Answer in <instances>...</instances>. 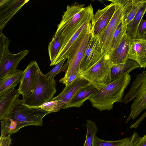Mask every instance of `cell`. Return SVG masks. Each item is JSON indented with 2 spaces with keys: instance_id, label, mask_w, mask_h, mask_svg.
Here are the masks:
<instances>
[{
  "instance_id": "obj_1",
  "label": "cell",
  "mask_w": 146,
  "mask_h": 146,
  "mask_svg": "<svg viewBox=\"0 0 146 146\" xmlns=\"http://www.w3.org/2000/svg\"><path fill=\"white\" fill-rule=\"evenodd\" d=\"M19 98V96L3 120L8 134L10 135L26 126H42L43 118L49 113L38 107L26 105Z\"/></svg>"
},
{
  "instance_id": "obj_2",
  "label": "cell",
  "mask_w": 146,
  "mask_h": 146,
  "mask_svg": "<svg viewBox=\"0 0 146 146\" xmlns=\"http://www.w3.org/2000/svg\"><path fill=\"white\" fill-rule=\"evenodd\" d=\"M84 6L83 4L67 6L56 31L61 33L62 47L85 23L93 18V7L90 6Z\"/></svg>"
},
{
  "instance_id": "obj_3",
  "label": "cell",
  "mask_w": 146,
  "mask_h": 146,
  "mask_svg": "<svg viewBox=\"0 0 146 146\" xmlns=\"http://www.w3.org/2000/svg\"><path fill=\"white\" fill-rule=\"evenodd\" d=\"M131 79L129 73L123 74L97 90L88 100L93 107L100 111H109L113 108L114 103L121 102Z\"/></svg>"
},
{
  "instance_id": "obj_4",
  "label": "cell",
  "mask_w": 146,
  "mask_h": 146,
  "mask_svg": "<svg viewBox=\"0 0 146 146\" xmlns=\"http://www.w3.org/2000/svg\"><path fill=\"white\" fill-rule=\"evenodd\" d=\"M35 84L33 89L22 100L26 105L38 107L50 101L56 92L54 79L49 78L39 68L37 72Z\"/></svg>"
},
{
  "instance_id": "obj_5",
  "label": "cell",
  "mask_w": 146,
  "mask_h": 146,
  "mask_svg": "<svg viewBox=\"0 0 146 146\" xmlns=\"http://www.w3.org/2000/svg\"><path fill=\"white\" fill-rule=\"evenodd\" d=\"M133 99L126 123L134 119L142 111L146 110V70L136 76L129 90L121 102L127 104Z\"/></svg>"
},
{
  "instance_id": "obj_6",
  "label": "cell",
  "mask_w": 146,
  "mask_h": 146,
  "mask_svg": "<svg viewBox=\"0 0 146 146\" xmlns=\"http://www.w3.org/2000/svg\"><path fill=\"white\" fill-rule=\"evenodd\" d=\"M113 65L108 54L104 55L86 70L80 72L78 78L87 81L98 90L110 83V73Z\"/></svg>"
},
{
  "instance_id": "obj_7",
  "label": "cell",
  "mask_w": 146,
  "mask_h": 146,
  "mask_svg": "<svg viewBox=\"0 0 146 146\" xmlns=\"http://www.w3.org/2000/svg\"><path fill=\"white\" fill-rule=\"evenodd\" d=\"M91 34V27L88 25L69 49L67 54L68 68L64 76L59 80V82L63 84L71 74L80 67Z\"/></svg>"
},
{
  "instance_id": "obj_8",
  "label": "cell",
  "mask_w": 146,
  "mask_h": 146,
  "mask_svg": "<svg viewBox=\"0 0 146 146\" xmlns=\"http://www.w3.org/2000/svg\"><path fill=\"white\" fill-rule=\"evenodd\" d=\"M115 4L114 13L105 28L97 35L102 52L108 54L110 52L114 33L122 21L127 0H110Z\"/></svg>"
},
{
  "instance_id": "obj_9",
  "label": "cell",
  "mask_w": 146,
  "mask_h": 146,
  "mask_svg": "<svg viewBox=\"0 0 146 146\" xmlns=\"http://www.w3.org/2000/svg\"><path fill=\"white\" fill-rule=\"evenodd\" d=\"M105 55L102 52L98 37L91 31L90 37L80 64V72L89 69Z\"/></svg>"
},
{
  "instance_id": "obj_10",
  "label": "cell",
  "mask_w": 146,
  "mask_h": 146,
  "mask_svg": "<svg viewBox=\"0 0 146 146\" xmlns=\"http://www.w3.org/2000/svg\"><path fill=\"white\" fill-rule=\"evenodd\" d=\"M29 0H1L0 1V33L8 22L28 2Z\"/></svg>"
},
{
  "instance_id": "obj_11",
  "label": "cell",
  "mask_w": 146,
  "mask_h": 146,
  "mask_svg": "<svg viewBox=\"0 0 146 146\" xmlns=\"http://www.w3.org/2000/svg\"><path fill=\"white\" fill-rule=\"evenodd\" d=\"M115 4L111 2L104 8L98 9L94 14L91 31L97 36L107 26L114 13Z\"/></svg>"
},
{
  "instance_id": "obj_12",
  "label": "cell",
  "mask_w": 146,
  "mask_h": 146,
  "mask_svg": "<svg viewBox=\"0 0 146 146\" xmlns=\"http://www.w3.org/2000/svg\"><path fill=\"white\" fill-rule=\"evenodd\" d=\"M29 52L28 50H26L16 54L9 52L0 58V80L17 70L19 62Z\"/></svg>"
},
{
  "instance_id": "obj_13",
  "label": "cell",
  "mask_w": 146,
  "mask_h": 146,
  "mask_svg": "<svg viewBox=\"0 0 146 146\" xmlns=\"http://www.w3.org/2000/svg\"><path fill=\"white\" fill-rule=\"evenodd\" d=\"M39 68L36 62L32 61L24 70L18 89L19 94L23 96H26L33 88L36 82L37 72Z\"/></svg>"
},
{
  "instance_id": "obj_14",
  "label": "cell",
  "mask_w": 146,
  "mask_h": 146,
  "mask_svg": "<svg viewBox=\"0 0 146 146\" xmlns=\"http://www.w3.org/2000/svg\"><path fill=\"white\" fill-rule=\"evenodd\" d=\"M88 83L84 79L78 78L70 85L66 86L58 95L52 98L50 101L58 100L60 109L68 108L70 101L77 91Z\"/></svg>"
},
{
  "instance_id": "obj_15",
  "label": "cell",
  "mask_w": 146,
  "mask_h": 146,
  "mask_svg": "<svg viewBox=\"0 0 146 146\" xmlns=\"http://www.w3.org/2000/svg\"><path fill=\"white\" fill-rule=\"evenodd\" d=\"M128 59L136 62L140 68L146 67V39H131Z\"/></svg>"
},
{
  "instance_id": "obj_16",
  "label": "cell",
  "mask_w": 146,
  "mask_h": 146,
  "mask_svg": "<svg viewBox=\"0 0 146 146\" xmlns=\"http://www.w3.org/2000/svg\"><path fill=\"white\" fill-rule=\"evenodd\" d=\"M131 39L125 33L118 46L108 54L113 64L125 63L128 59Z\"/></svg>"
},
{
  "instance_id": "obj_17",
  "label": "cell",
  "mask_w": 146,
  "mask_h": 146,
  "mask_svg": "<svg viewBox=\"0 0 146 146\" xmlns=\"http://www.w3.org/2000/svg\"><path fill=\"white\" fill-rule=\"evenodd\" d=\"M98 90L89 83L80 88L70 101L68 108L80 107Z\"/></svg>"
},
{
  "instance_id": "obj_18",
  "label": "cell",
  "mask_w": 146,
  "mask_h": 146,
  "mask_svg": "<svg viewBox=\"0 0 146 146\" xmlns=\"http://www.w3.org/2000/svg\"><path fill=\"white\" fill-rule=\"evenodd\" d=\"M13 87L0 96V120H3L20 94Z\"/></svg>"
},
{
  "instance_id": "obj_19",
  "label": "cell",
  "mask_w": 146,
  "mask_h": 146,
  "mask_svg": "<svg viewBox=\"0 0 146 146\" xmlns=\"http://www.w3.org/2000/svg\"><path fill=\"white\" fill-rule=\"evenodd\" d=\"M139 68H140L139 66L136 62L129 59L125 63L113 64L110 73V82L122 75L129 73L133 70Z\"/></svg>"
},
{
  "instance_id": "obj_20",
  "label": "cell",
  "mask_w": 146,
  "mask_h": 146,
  "mask_svg": "<svg viewBox=\"0 0 146 146\" xmlns=\"http://www.w3.org/2000/svg\"><path fill=\"white\" fill-rule=\"evenodd\" d=\"M146 2V0H127L122 20L123 26L127 25Z\"/></svg>"
},
{
  "instance_id": "obj_21",
  "label": "cell",
  "mask_w": 146,
  "mask_h": 146,
  "mask_svg": "<svg viewBox=\"0 0 146 146\" xmlns=\"http://www.w3.org/2000/svg\"><path fill=\"white\" fill-rule=\"evenodd\" d=\"M24 70H17L0 80V96L21 82Z\"/></svg>"
},
{
  "instance_id": "obj_22",
  "label": "cell",
  "mask_w": 146,
  "mask_h": 146,
  "mask_svg": "<svg viewBox=\"0 0 146 146\" xmlns=\"http://www.w3.org/2000/svg\"><path fill=\"white\" fill-rule=\"evenodd\" d=\"M146 12V2L138 11L133 19L127 24V34L132 39L135 38L138 27Z\"/></svg>"
},
{
  "instance_id": "obj_23",
  "label": "cell",
  "mask_w": 146,
  "mask_h": 146,
  "mask_svg": "<svg viewBox=\"0 0 146 146\" xmlns=\"http://www.w3.org/2000/svg\"><path fill=\"white\" fill-rule=\"evenodd\" d=\"M61 33L56 31L51 41L48 44V47L51 63L54 62L59 52L61 47Z\"/></svg>"
},
{
  "instance_id": "obj_24",
  "label": "cell",
  "mask_w": 146,
  "mask_h": 146,
  "mask_svg": "<svg viewBox=\"0 0 146 146\" xmlns=\"http://www.w3.org/2000/svg\"><path fill=\"white\" fill-rule=\"evenodd\" d=\"M86 126V135L83 146H94V141L98 130L96 124L93 121L87 120Z\"/></svg>"
},
{
  "instance_id": "obj_25",
  "label": "cell",
  "mask_w": 146,
  "mask_h": 146,
  "mask_svg": "<svg viewBox=\"0 0 146 146\" xmlns=\"http://www.w3.org/2000/svg\"><path fill=\"white\" fill-rule=\"evenodd\" d=\"M127 26H122V21L119 25L113 35L110 52L119 44L124 34L127 33Z\"/></svg>"
},
{
  "instance_id": "obj_26",
  "label": "cell",
  "mask_w": 146,
  "mask_h": 146,
  "mask_svg": "<svg viewBox=\"0 0 146 146\" xmlns=\"http://www.w3.org/2000/svg\"><path fill=\"white\" fill-rule=\"evenodd\" d=\"M1 132L0 146H10L12 143L10 135L8 134L5 125L3 120L1 121Z\"/></svg>"
},
{
  "instance_id": "obj_27",
  "label": "cell",
  "mask_w": 146,
  "mask_h": 146,
  "mask_svg": "<svg viewBox=\"0 0 146 146\" xmlns=\"http://www.w3.org/2000/svg\"><path fill=\"white\" fill-rule=\"evenodd\" d=\"M66 59L67 58L64 59L56 65L50 71L45 74L46 76L49 78L54 79L55 76L60 72L64 71L66 72L68 67V62H66L64 66H63V65Z\"/></svg>"
},
{
  "instance_id": "obj_28",
  "label": "cell",
  "mask_w": 146,
  "mask_h": 146,
  "mask_svg": "<svg viewBox=\"0 0 146 146\" xmlns=\"http://www.w3.org/2000/svg\"><path fill=\"white\" fill-rule=\"evenodd\" d=\"M127 138V137L116 141H105L95 136L94 141V146H118L125 141Z\"/></svg>"
},
{
  "instance_id": "obj_29",
  "label": "cell",
  "mask_w": 146,
  "mask_h": 146,
  "mask_svg": "<svg viewBox=\"0 0 146 146\" xmlns=\"http://www.w3.org/2000/svg\"><path fill=\"white\" fill-rule=\"evenodd\" d=\"M38 108L48 111L49 113L59 111L60 109L58 101L57 100L50 101Z\"/></svg>"
},
{
  "instance_id": "obj_30",
  "label": "cell",
  "mask_w": 146,
  "mask_h": 146,
  "mask_svg": "<svg viewBox=\"0 0 146 146\" xmlns=\"http://www.w3.org/2000/svg\"><path fill=\"white\" fill-rule=\"evenodd\" d=\"M10 40L2 33H0V58L8 54Z\"/></svg>"
},
{
  "instance_id": "obj_31",
  "label": "cell",
  "mask_w": 146,
  "mask_h": 146,
  "mask_svg": "<svg viewBox=\"0 0 146 146\" xmlns=\"http://www.w3.org/2000/svg\"><path fill=\"white\" fill-rule=\"evenodd\" d=\"M140 138L138 133L135 131L131 136L127 137L125 141L118 146H135Z\"/></svg>"
},
{
  "instance_id": "obj_32",
  "label": "cell",
  "mask_w": 146,
  "mask_h": 146,
  "mask_svg": "<svg viewBox=\"0 0 146 146\" xmlns=\"http://www.w3.org/2000/svg\"><path fill=\"white\" fill-rule=\"evenodd\" d=\"M80 72V67L77 68L70 75L68 78L63 84L66 86H68L71 84L75 80L78 78L79 74Z\"/></svg>"
},
{
  "instance_id": "obj_33",
  "label": "cell",
  "mask_w": 146,
  "mask_h": 146,
  "mask_svg": "<svg viewBox=\"0 0 146 146\" xmlns=\"http://www.w3.org/2000/svg\"><path fill=\"white\" fill-rule=\"evenodd\" d=\"M146 31V20L143 19L141 21L138 27L137 33V38H139L142 34Z\"/></svg>"
},
{
  "instance_id": "obj_34",
  "label": "cell",
  "mask_w": 146,
  "mask_h": 146,
  "mask_svg": "<svg viewBox=\"0 0 146 146\" xmlns=\"http://www.w3.org/2000/svg\"><path fill=\"white\" fill-rule=\"evenodd\" d=\"M146 117V110L141 116L134 123L131 125L130 128H136L138 127L142 120Z\"/></svg>"
},
{
  "instance_id": "obj_35",
  "label": "cell",
  "mask_w": 146,
  "mask_h": 146,
  "mask_svg": "<svg viewBox=\"0 0 146 146\" xmlns=\"http://www.w3.org/2000/svg\"><path fill=\"white\" fill-rule=\"evenodd\" d=\"M135 146H146V134L142 137H140Z\"/></svg>"
},
{
  "instance_id": "obj_36",
  "label": "cell",
  "mask_w": 146,
  "mask_h": 146,
  "mask_svg": "<svg viewBox=\"0 0 146 146\" xmlns=\"http://www.w3.org/2000/svg\"><path fill=\"white\" fill-rule=\"evenodd\" d=\"M139 38H142L146 39V31L142 34Z\"/></svg>"
}]
</instances>
